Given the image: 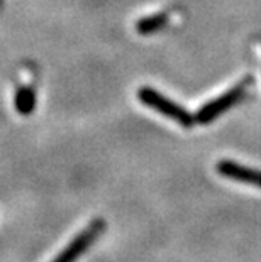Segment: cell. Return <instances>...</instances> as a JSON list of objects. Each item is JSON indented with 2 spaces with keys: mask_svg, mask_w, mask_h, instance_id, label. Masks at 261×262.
I'll use <instances>...</instances> for the list:
<instances>
[{
  "mask_svg": "<svg viewBox=\"0 0 261 262\" xmlns=\"http://www.w3.org/2000/svg\"><path fill=\"white\" fill-rule=\"evenodd\" d=\"M137 98L143 105H146L148 108L156 110L158 114L168 117V119L175 120L176 124H180L182 127H193L195 125V117H193L187 108H183L182 105H178L173 100H170L168 97L161 95L158 90H154L151 86H143L137 90Z\"/></svg>",
  "mask_w": 261,
  "mask_h": 262,
  "instance_id": "6da1fadb",
  "label": "cell"
},
{
  "mask_svg": "<svg viewBox=\"0 0 261 262\" xmlns=\"http://www.w3.org/2000/svg\"><path fill=\"white\" fill-rule=\"evenodd\" d=\"M104 232H105V222L102 219H95L83 228L75 238H71V242L51 262H76L95 244V241Z\"/></svg>",
  "mask_w": 261,
  "mask_h": 262,
  "instance_id": "7a4b0ae2",
  "label": "cell"
},
{
  "mask_svg": "<svg viewBox=\"0 0 261 262\" xmlns=\"http://www.w3.org/2000/svg\"><path fill=\"white\" fill-rule=\"evenodd\" d=\"M244 97V86H236L231 88L229 92L219 95L217 98L210 100L205 105H202L198 108V112L195 114V120L198 124H210L217 119L219 115L226 114L227 110L232 108L237 102H241Z\"/></svg>",
  "mask_w": 261,
  "mask_h": 262,
  "instance_id": "3957f363",
  "label": "cell"
},
{
  "mask_svg": "<svg viewBox=\"0 0 261 262\" xmlns=\"http://www.w3.org/2000/svg\"><path fill=\"white\" fill-rule=\"evenodd\" d=\"M217 172L220 176L227 178V180L246 183V185H251L254 188L261 189V171L259 169L248 168V166L237 164L234 161L226 159V161H220L217 164Z\"/></svg>",
  "mask_w": 261,
  "mask_h": 262,
  "instance_id": "277c9868",
  "label": "cell"
},
{
  "mask_svg": "<svg viewBox=\"0 0 261 262\" xmlns=\"http://www.w3.org/2000/svg\"><path fill=\"white\" fill-rule=\"evenodd\" d=\"M168 24V15L166 14H153L148 17H143L136 22V31L143 36L154 34V32L161 31L163 27Z\"/></svg>",
  "mask_w": 261,
  "mask_h": 262,
  "instance_id": "5b68a950",
  "label": "cell"
},
{
  "mask_svg": "<svg viewBox=\"0 0 261 262\" xmlns=\"http://www.w3.org/2000/svg\"><path fill=\"white\" fill-rule=\"evenodd\" d=\"M14 105H15V110L22 115H29L34 112L36 108V93L32 88H21L15 93V100H14Z\"/></svg>",
  "mask_w": 261,
  "mask_h": 262,
  "instance_id": "8992f818",
  "label": "cell"
}]
</instances>
